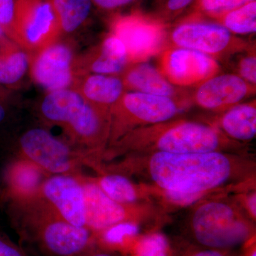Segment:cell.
Masks as SVG:
<instances>
[{
	"instance_id": "6da1fadb",
	"label": "cell",
	"mask_w": 256,
	"mask_h": 256,
	"mask_svg": "<svg viewBox=\"0 0 256 256\" xmlns=\"http://www.w3.org/2000/svg\"><path fill=\"white\" fill-rule=\"evenodd\" d=\"M118 160L102 164V172L124 175L168 193L206 198L235 192L256 182V160L249 154L152 153Z\"/></svg>"
},
{
	"instance_id": "7a4b0ae2",
	"label": "cell",
	"mask_w": 256,
	"mask_h": 256,
	"mask_svg": "<svg viewBox=\"0 0 256 256\" xmlns=\"http://www.w3.org/2000/svg\"><path fill=\"white\" fill-rule=\"evenodd\" d=\"M248 154L247 144L229 139L215 124L175 118L134 130L106 149L102 162L152 153Z\"/></svg>"
},
{
	"instance_id": "3957f363",
	"label": "cell",
	"mask_w": 256,
	"mask_h": 256,
	"mask_svg": "<svg viewBox=\"0 0 256 256\" xmlns=\"http://www.w3.org/2000/svg\"><path fill=\"white\" fill-rule=\"evenodd\" d=\"M10 210L22 240L44 256H86L97 246L95 233L64 220L40 195L10 203Z\"/></svg>"
},
{
	"instance_id": "277c9868",
	"label": "cell",
	"mask_w": 256,
	"mask_h": 256,
	"mask_svg": "<svg viewBox=\"0 0 256 256\" xmlns=\"http://www.w3.org/2000/svg\"><path fill=\"white\" fill-rule=\"evenodd\" d=\"M234 192L210 195L188 207L184 229L198 246L224 252L244 246L255 237L256 222Z\"/></svg>"
},
{
	"instance_id": "5b68a950",
	"label": "cell",
	"mask_w": 256,
	"mask_h": 256,
	"mask_svg": "<svg viewBox=\"0 0 256 256\" xmlns=\"http://www.w3.org/2000/svg\"><path fill=\"white\" fill-rule=\"evenodd\" d=\"M184 109L185 106L178 99L126 92L111 108L108 148L138 128L178 118Z\"/></svg>"
},
{
	"instance_id": "8992f818",
	"label": "cell",
	"mask_w": 256,
	"mask_h": 256,
	"mask_svg": "<svg viewBox=\"0 0 256 256\" xmlns=\"http://www.w3.org/2000/svg\"><path fill=\"white\" fill-rule=\"evenodd\" d=\"M85 193L86 227L98 234L118 224L142 226L162 222L165 212L156 204H126L114 201L90 178L82 175Z\"/></svg>"
},
{
	"instance_id": "52a82bcc",
	"label": "cell",
	"mask_w": 256,
	"mask_h": 256,
	"mask_svg": "<svg viewBox=\"0 0 256 256\" xmlns=\"http://www.w3.org/2000/svg\"><path fill=\"white\" fill-rule=\"evenodd\" d=\"M62 34L50 0H16L14 20L4 35L30 56L58 42Z\"/></svg>"
},
{
	"instance_id": "ba28073f",
	"label": "cell",
	"mask_w": 256,
	"mask_h": 256,
	"mask_svg": "<svg viewBox=\"0 0 256 256\" xmlns=\"http://www.w3.org/2000/svg\"><path fill=\"white\" fill-rule=\"evenodd\" d=\"M18 146L20 158L31 162L50 176L80 174L82 165L95 166L86 152L75 150L42 128L24 133Z\"/></svg>"
},
{
	"instance_id": "9c48e42d",
	"label": "cell",
	"mask_w": 256,
	"mask_h": 256,
	"mask_svg": "<svg viewBox=\"0 0 256 256\" xmlns=\"http://www.w3.org/2000/svg\"><path fill=\"white\" fill-rule=\"evenodd\" d=\"M170 38L174 47L195 50L216 60L250 50L248 43L220 24L202 21L193 15L176 26Z\"/></svg>"
},
{
	"instance_id": "30bf717a",
	"label": "cell",
	"mask_w": 256,
	"mask_h": 256,
	"mask_svg": "<svg viewBox=\"0 0 256 256\" xmlns=\"http://www.w3.org/2000/svg\"><path fill=\"white\" fill-rule=\"evenodd\" d=\"M111 34L124 44L130 65L146 62L161 54L166 38L163 21L140 12L114 18Z\"/></svg>"
},
{
	"instance_id": "8fae6325",
	"label": "cell",
	"mask_w": 256,
	"mask_h": 256,
	"mask_svg": "<svg viewBox=\"0 0 256 256\" xmlns=\"http://www.w3.org/2000/svg\"><path fill=\"white\" fill-rule=\"evenodd\" d=\"M160 72L176 87H198L218 75V60L195 50L172 47L162 52Z\"/></svg>"
},
{
	"instance_id": "7c38bea8",
	"label": "cell",
	"mask_w": 256,
	"mask_h": 256,
	"mask_svg": "<svg viewBox=\"0 0 256 256\" xmlns=\"http://www.w3.org/2000/svg\"><path fill=\"white\" fill-rule=\"evenodd\" d=\"M64 129L70 138L80 144L96 164H102L104 153L110 134V111L86 102Z\"/></svg>"
},
{
	"instance_id": "4fadbf2b",
	"label": "cell",
	"mask_w": 256,
	"mask_h": 256,
	"mask_svg": "<svg viewBox=\"0 0 256 256\" xmlns=\"http://www.w3.org/2000/svg\"><path fill=\"white\" fill-rule=\"evenodd\" d=\"M40 196L68 223L76 226L86 227L82 174L48 176L42 185Z\"/></svg>"
},
{
	"instance_id": "5bb4252c",
	"label": "cell",
	"mask_w": 256,
	"mask_h": 256,
	"mask_svg": "<svg viewBox=\"0 0 256 256\" xmlns=\"http://www.w3.org/2000/svg\"><path fill=\"white\" fill-rule=\"evenodd\" d=\"M73 50L56 43L30 56L32 78L48 92L69 88L76 78Z\"/></svg>"
},
{
	"instance_id": "9a60e30c",
	"label": "cell",
	"mask_w": 256,
	"mask_h": 256,
	"mask_svg": "<svg viewBox=\"0 0 256 256\" xmlns=\"http://www.w3.org/2000/svg\"><path fill=\"white\" fill-rule=\"evenodd\" d=\"M256 92L252 85L236 74H218L197 87L193 101L204 110L222 112L242 104Z\"/></svg>"
},
{
	"instance_id": "2e32d148",
	"label": "cell",
	"mask_w": 256,
	"mask_h": 256,
	"mask_svg": "<svg viewBox=\"0 0 256 256\" xmlns=\"http://www.w3.org/2000/svg\"><path fill=\"white\" fill-rule=\"evenodd\" d=\"M129 66L124 44L110 34L98 46L76 60V76L84 74L117 76Z\"/></svg>"
},
{
	"instance_id": "e0dca14e",
	"label": "cell",
	"mask_w": 256,
	"mask_h": 256,
	"mask_svg": "<svg viewBox=\"0 0 256 256\" xmlns=\"http://www.w3.org/2000/svg\"><path fill=\"white\" fill-rule=\"evenodd\" d=\"M48 176L31 162L18 158L9 165L5 172L2 201L12 203L38 196L42 185Z\"/></svg>"
},
{
	"instance_id": "ac0fdd59",
	"label": "cell",
	"mask_w": 256,
	"mask_h": 256,
	"mask_svg": "<svg viewBox=\"0 0 256 256\" xmlns=\"http://www.w3.org/2000/svg\"><path fill=\"white\" fill-rule=\"evenodd\" d=\"M70 88L78 92L86 102L109 111L126 92L121 77L94 74L76 76Z\"/></svg>"
},
{
	"instance_id": "d6986e66",
	"label": "cell",
	"mask_w": 256,
	"mask_h": 256,
	"mask_svg": "<svg viewBox=\"0 0 256 256\" xmlns=\"http://www.w3.org/2000/svg\"><path fill=\"white\" fill-rule=\"evenodd\" d=\"M120 77L128 92L175 99L180 95L178 88L165 78L159 69L148 62L130 65Z\"/></svg>"
},
{
	"instance_id": "ffe728a7",
	"label": "cell",
	"mask_w": 256,
	"mask_h": 256,
	"mask_svg": "<svg viewBox=\"0 0 256 256\" xmlns=\"http://www.w3.org/2000/svg\"><path fill=\"white\" fill-rule=\"evenodd\" d=\"M102 192L114 201L126 204H156L150 188L118 173L100 172L92 178Z\"/></svg>"
},
{
	"instance_id": "44dd1931",
	"label": "cell",
	"mask_w": 256,
	"mask_h": 256,
	"mask_svg": "<svg viewBox=\"0 0 256 256\" xmlns=\"http://www.w3.org/2000/svg\"><path fill=\"white\" fill-rule=\"evenodd\" d=\"M235 142L246 144L256 136V102H242L222 112L215 124Z\"/></svg>"
},
{
	"instance_id": "7402d4cb",
	"label": "cell",
	"mask_w": 256,
	"mask_h": 256,
	"mask_svg": "<svg viewBox=\"0 0 256 256\" xmlns=\"http://www.w3.org/2000/svg\"><path fill=\"white\" fill-rule=\"evenodd\" d=\"M86 102L82 96L74 89H62L48 92L42 101L40 110L47 122L64 128Z\"/></svg>"
},
{
	"instance_id": "603a6c76",
	"label": "cell",
	"mask_w": 256,
	"mask_h": 256,
	"mask_svg": "<svg viewBox=\"0 0 256 256\" xmlns=\"http://www.w3.org/2000/svg\"><path fill=\"white\" fill-rule=\"evenodd\" d=\"M30 66V56L18 45L4 38L0 41V85L18 84Z\"/></svg>"
},
{
	"instance_id": "cb8c5ba5",
	"label": "cell",
	"mask_w": 256,
	"mask_h": 256,
	"mask_svg": "<svg viewBox=\"0 0 256 256\" xmlns=\"http://www.w3.org/2000/svg\"><path fill=\"white\" fill-rule=\"evenodd\" d=\"M62 33H72L86 21L92 0H50Z\"/></svg>"
},
{
	"instance_id": "d4e9b609",
	"label": "cell",
	"mask_w": 256,
	"mask_h": 256,
	"mask_svg": "<svg viewBox=\"0 0 256 256\" xmlns=\"http://www.w3.org/2000/svg\"><path fill=\"white\" fill-rule=\"evenodd\" d=\"M233 34L248 35L256 32V1L232 10L216 20Z\"/></svg>"
},
{
	"instance_id": "484cf974",
	"label": "cell",
	"mask_w": 256,
	"mask_h": 256,
	"mask_svg": "<svg viewBox=\"0 0 256 256\" xmlns=\"http://www.w3.org/2000/svg\"><path fill=\"white\" fill-rule=\"evenodd\" d=\"M128 254L131 256H172V252L168 237L154 230L137 237Z\"/></svg>"
},
{
	"instance_id": "4316f807",
	"label": "cell",
	"mask_w": 256,
	"mask_h": 256,
	"mask_svg": "<svg viewBox=\"0 0 256 256\" xmlns=\"http://www.w3.org/2000/svg\"><path fill=\"white\" fill-rule=\"evenodd\" d=\"M256 0H195L194 2L193 16H202L214 20Z\"/></svg>"
},
{
	"instance_id": "83f0119b",
	"label": "cell",
	"mask_w": 256,
	"mask_h": 256,
	"mask_svg": "<svg viewBox=\"0 0 256 256\" xmlns=\"http://www.w3.org/2000/svg\"><path fill=\"white\" fill-rule=\"evenodd\" d=\"M238 76L252 85L256 84V56L255 52L242 57L238 65Z\"/></svg>"
},
{
	"instance_id": "f1b7e54d",
	"label": "cell",
	"mask_w": 256,
	"mask_h": 256,
	"mask_svg": "<svg viewBox=\"0 0 256 256\" xmlns=\"http://www.w3.org/2000/svg\"><path fill=\"white\" fill-rule=\"evenodd\" d=\"M195 0H164L162 10V18H172L181 14L188 6L194 4Z\"/></svg>"
},
{
	"instance_id": "f546056e",
	"label": "cell",
	"mask_w": 256,
	"mask_h": 256,
	"mask_svg": "<svg viewBox=\"0 0 256 256\" xmlns=\"http://www.w3.org/2000/svg\"><path fill=\"white\" fill-rule=\"evenodd\" d=\"M16 0H0V28L4 34L9 30L14 20Z\"/></svg>"
},
{
	"instance_id": "4dcf8cb0",
	"label": "cell",
	"mask_w": 256,
	"mask_h": 256,
	"mask_svg": "<svg viewBox=\"0 0 256 256\" xmlns=\"http://www.w3.org/2000/svg\"><path fill=\"white\" fill-rule=\"evenodd\" d=\"M0 256H30L23 248L15 244L4 234L0 233Z\"/></svg>"
},
{
	"instance_id": "1f68e13d",
	"label": "cell",
	"mask_w": 256,
	"mask_h": 256,
	"mask_svg": "<svg viewBox=\"0 0 256 256\" xmlns=\"http://www.w3.org/2000/svg\"><path fill=\"white\" fill-rule=\"evenodd\" d=\"M137 0H92V4L105 11H114L136 2Z\"/></svg>"
},
{
	"instance_id": "d6a6232c",
	"label": "cell",
	"mask_w": 256,
	"mask_h": 256,
	"mask_svg": "<svg viewBox=\"0 0 256 256\" xmlns=\"http://www.w3.org/2000/svg\"><path fill=\"white\" fill-rule=\"evenodd\" d=\"M9 109V94L2 87L0 86V124L8 116Z\"/></svg>"
},
{
	"instance_id": "836d02e7",
	"label": "cell",
	"mask_w": 256,
	"mask_h": 256,
	"mask_svg": "<svg viewBox=\"0 0 256 256\" xmlns=\"http://www.w3.org/2000/svg\"><path fill=\"white\" fill-rule=\"evenodd\" d=\"M188 256H226L224 252L218 250H212V249L204 248H202L200 250H194L188 254Z\"/></svg>"
},
{
	"instance_id": "e575fe53",
	"label": "cell",
	"mask_w": 256,
	"mask_h": 256,
	"mask_svg": "<svg viewBox=\"0 0 256 256\" xmlns=\"http://www.w3.org/2000/svg\"><path fill=\"white\" fill-rule=\"evenodd\" d=\"M86 256H124V254L114 250H107L96 246L90 254Z\"/></svg>"
},
{
	"instance_id": "d590c367",
	"label": "cell",
	"mask_w": 256,
	"mask_h": 256,
	"mask_svg": "<svg viewBox=\"0 0 256 256\" xmlns=\"http://www.w3.org/2000/svg\"><path fill=\"white\" fill-rule=\"evenodd\" d=\"M250 244H252L250 246H247V244L246 245L247 246L246 252L244 254V256H256V244L255 242L254 244V240Z\"/></svg>"
},
{
	"instance_id": "8d00e7d4",
	"label": "cell",
	"mask_w": 256,
	"mask_h": 256,
	"mask_svg": "<svg viewBox=\"0 0 256 256\" xmlns=\"http://www.w3.org/2000/svg\"><path fill=\"white\" fill-rule=\"evenodd\" d=\"M2 190L0 188V202H2Z\"/></svg>"
},
{
	"instance_id": "74e56055",
	"label": "cell",
	"mask_w": 256,
	"mask_h": 256,
	"mask_svg": "<svg viewBox=\"0 0 256 256\" xmlns=\"http://www.w3.org/2000/svg\"><path fill=\"white\" fill-rule=\"evenodd\" d=\"M164 1V0H162V2Z\"/></svg>"
}]
</instances>
